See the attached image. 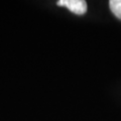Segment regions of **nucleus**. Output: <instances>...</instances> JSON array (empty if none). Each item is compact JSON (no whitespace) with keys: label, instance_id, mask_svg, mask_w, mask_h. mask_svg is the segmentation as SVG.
<instances>
[{"label":"nucleus","instance_id":"1","mask_svg":"<svg viewBox=\"0 0 121 121\" xmlns=\"http://www.w3.org/2000/svg\"><path fill=\"white\" fill-rule=\"evenodd\" d=\"M59 6H65L71 12L82 15L87 11V3L85 0H59L56 2Z\"/></svg>","mask_w":121,"mask_h":121},{"label":"nucleus","instance_id":"2","mask_svg":"<svg viewBox=\"0 0 121 121\" xmlns=\"http://www.w3.org/2000/svg\"><path fill=\"white\" fill-rule=\"evenodd\" d=\"M109 6H110L112 13L117 18L121 19V0H111L109 2Z\"/></svg>","mask_w":121,"mask_h":121}]
</instances>
